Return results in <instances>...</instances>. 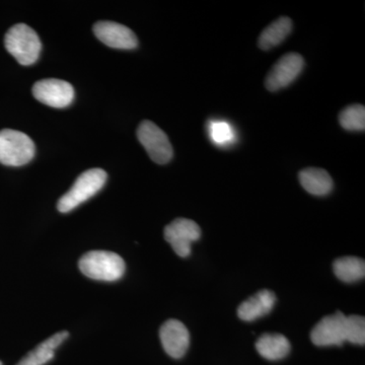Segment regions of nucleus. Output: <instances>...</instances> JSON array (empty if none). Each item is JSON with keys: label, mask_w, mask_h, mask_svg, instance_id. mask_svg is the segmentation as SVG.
<instances>
[{"label": "nucleus", "mask_w": 365, "mask_h": 365, "mask_svg": "<svg viewBox=\"0 0 365 365\" xmlns=\"http://www.w3.org/2000/svg\"><path fill=\"white\" fill-rule=\"evenodd\" d=\"M78 267L86 277L108 282L121 279L126 269L119 255L108 251L88 252L81 257Z\"/></svg>", "instance_id": "obj_1"}, {"label": "nucleus", "mask_w": 365, "mask_h": 365, "mask_svg": "<svg viewBox=\"0 0 365 365\" xmlns=\"http://www.w3.org/2000/svg\"><path fill=\"white\" fill-rule=\"evenodd\" d=\"M4 45L21 66H32L39 58L42 44L38 34L25 24H18L7 31Z\"/></svg>", "instance_id": "obj_2"}, {"label": "nucleus", "mask_w": 365, "mask_h": 365, "mask_svg": "<svg viewBox=\"0 0 365 365\" xmlns=\"http://www.w3.org/2000/svg\"><path fill=\"white\" fill-rule=\"evenodd\" d=\"M107 177V173L102 169H91L83 173L73 186L59 199L57 208L60 212H71L95 196L105 186Z\"/></svg>", "instance_id": "obj_3"}, {"label": "nucleus", "mask_w": 365, "mask_h": 365, "mask_svg": "<svg viewBox=\"0 0 365 365\" xmlns=\"http://www.w3.org/2000/svg\"><path fill=\"white\" fill-rule=\"evenodd\" d=\"M36 148L26 134L13 129L0 131V163L9 167H21L33 160Z\"/></svg>", "instance_id": "obj_4"}, {"label": "nucleus", "mask_w": 365, "mask_h": 365, "mask_svg": "<svg viewBox=\"0 0 365 365\" xmlns=\"http://www.w3.org/2000/svg\"><path fill=\"white\" fill-rule=\"evenodd\" d=\"M137 138L153 162L165 165L172 160L174 151L169 137L153 122L145 120L139 125Z\"/></svg>", "instance_id": "obj_5"}, {"label": "nucleus", "mask_w": 365, "mask_h": 365, "mask_svg": "<svg viewBox=\"0 0 365 365\" xmlns=\"http://www.w3.org/2000/svg\"><path fill=\"white\" fill-rule=\"evenodd\" d=\"M201 237V230L195 222L187 218H177L165 228V239L169 242L175 253L182 258L191 254L194 242Z\"/></svg>", "instance_id": "obj_6"}, {"label": "nucleus", "mask_w": 365, "mask_h": 365, "mask_svg": "<svg viewBox=\"0 0 365 365\" xmlns=\"http://www.w3.org/2000/svg\"><path fill=\"white\" fill-rule=\"evenodd\" d=\"M304 66V60L299 53L290 52L281 57L269 71L265 86L269 91L287 88L299 78Z\"/></svg>", "instance_id": "obj_7"}, {"label": "nucleus", "mask_w": 365, "mask_h": 365, "mask_svg": "<svg viewBox=\"0 0 365 365\" xmlns=\"http://www.w3.org/2000/svg\"><path fill=\"white\" fill-rule=\"evenodd\" d=\"M33 96L36 100L49 107H68L73 102L74 90L71 83L57 78L42 79L33 86Z\"/></svg>", "instance_id": "obj_8"}, {"label": "nucleus", "mask_w": 365, "mask_h": 365, "mask_svg": "<svg viewBox=\"0 0 365 365\" xmlns=\"http://www.w3.org/2000/svg\"><path fill=\"white\" fill-rule=\"evenodd\" d=\"M345 321L346 316L341 312L322 319L312 330V342L321 347L342 345L346 341Z\"/></svg>", "instance_id": "obj_9"}, {"label": "nucleus", "mask_w": 365, "mask_h": 365, "mask_svg": "<svg viewBox=\"0 0 365 365\" xmlns=\"http://www.w3.org/2000/svg\"><path fill=\"white\" fill-rule=\"evenodd\" d=\"M93 33L101 42L115 49L131 50L138 46L135 34L126 26L115 21H98L93 26Z\"/></svg>", "instance_id": "obj_10"}, {"label": "nucleus", "mask_w": 365, "mask_h": 365, "mask_svg": "<svg viewBox=\"0 0 365 365\" xmlns=\"http://www.w3.org/2000/svg\"><path fill=\"white\" fill-rule=\"evenodd\" d=\"M160 341L163 349L173 359H182L190 345L188 329L178 319H169L160 327Z\"/></svg>", "instance_id": "obj_11"}, {"label": "nucleus", "mask_w": 365, "mask_h": 365, "mask_svg": "<svg viewBox=\"0 0 365 365\" xmlns=\"http://www.w3.org/2000/svg\"><path fill=\"white\" fill-rule=\"evenodd\" d=\"M276 295L268 289L260 290L253 297L245 300L237 309V316L242 321L252 322L262 318L272 311Z\"/></svg>", "instance_id": "obj_12"}, {"label": "nucleus", "mask_w": 365, "mask_h": 365, "mask_svg": "<svg viewBox=\"0 0 365 365\" xmlns=\"http://www.w3.org/2000/svg\"><path fill=\"white\" fill-rule=\"evenodd\" d=\"M302 188L314 196L328 195L332 191L334 182L329 173L319 168H307L299 173Z\"/></svg>", "instance_id": "obj_13"}, {"label": "nucleus", "mask_w": 365, "mask_h": 365, "mask_svg": "<svg viewBox=\"0 0 365 365\" xmlns=\"http://www.w3.org/2000/svg\"><path fill=\"white\" fill-rule=\"evenodd\" d=\"M66 331L54 334L44 342L38 345L35 349L29 352L16 365H45L54 359L55 350L68 338Z\"/></svg>", "instance_id": "obj_14"}, {"label": "nucleus", "mask_w": 365, "mask_h": 365, "mask_svg": "<svg viewBox=\"0 0 365 365\" xmlns=\"http://www.w3.org/2000/svg\"><path fill=\"white\" fill-rule=\"evenodd\" d=\"M256 349L264 359L279 360L287 356L290 351V343L281 334H264L257 341Z\"/></svg>", "instance_id": "obj_15"}, {"label": "nucleus", "mask_w": 365, "mask_h": 365, "mask_svg": "<svg viewBox=\"0 0 365 365\" xmlns=\"http://www.w3.org/2000/svg\"><path fill=\"white\" fill-rule=\"evenodd\" d=\"M292 30V21L287 16L274 21L261 33L258 40L259 47L264 51L272 49L287 39Z\"/></svg>", "instance_id": "obj_16"}, {"label": "nucleus", "mask_w": 365, "mask_h": 365, "mask_svg": "<svg viewBox=\"0 0 365 365\" xmlns=\"http://www.w3.org/2000/svg\"><path fill=\"white\" fill-rule=\"evenodd\" d=\"M335 275L344 282H356L365 276V263L357 257H342L333 263Z\"/></svg>", "instance_id": "obj_17"}, {"label": "nucleus", "mask_w": 365, "mask_h": 365, "mask_svg": "<svg viewBox=\"0 0 365 365\" xmlns=\"http://www.w3.org/2000/svg\"><path fill=\"white\" fill-rule=\"evenodd\" d=\"M341 126L348 131H364L365 108L364 105H351L339 115Z\"/></svg>", "instance_id": "obj_18"}, {"label": "nucleus", "mask_w": 365, "mask_h": 365, "mask_svg": "<svg viewBox=\"0 0 365 365\" xmlns=\"http://www.w3.org/2000/svg\"><path fill=\"white\" fill-rule=\"evenodd\" d=\"M345 340L353 344H365V319L361 316L346 317Z\"/></svg>", "instance_id": "obj_19"}, {"label": "nucleus", "mask_w": 365, "mask_h": 365, "mask_svg": "<svg viewBox=\"0 0 365 365\" xmlns=\"http://www.w3.org/2000/svg\"><path fill=\"white\" fill-rule=\"evenodd\" d=\"M210 135L212 140L217 144H225L230 143L234 137L232 127L227 122L215 121L209 127Z\"/></svg>", "instance_id": "obj_20"}, {"label": "nucleus", "mask_w": 365, "mask_h": 365, "mask_svg": "<svg viewBox=\"0 0 365 365\" xmlns=\"http://www.w3.org/2000/svg\"><path fill=\"white\" fill-rule=\"evenodd\" d=\"M0 365H2V362L1 361H0Z\"/></svg>", "instance_id": "obj_21"}]
</instances>
